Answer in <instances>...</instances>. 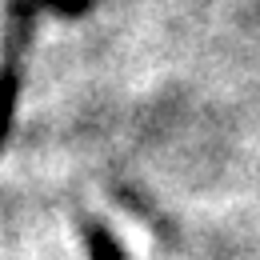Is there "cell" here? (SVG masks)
Returning <instances> with one entry per match:
<instances>
[{"instance_id": "cell-1", "label": "cell", "mask_w": 260, "mask_h": 260, "mask_svg": "<svg viewBox=\"0 0 260 260\" xmlns=\"http://www.w3.org/2000/svg\"><path fill=\"white\" fill-rule=\"evenodd\" d=\"M44 8V0H12L8 16H12V28H8V44H4V64H0V140L8 132V120H12V104H16V60H20V48L28 40V28H32V12Z\"/></svg>"}, {"instance_id": "cell-2", "label": "cell", "mask_w": 260, "mask_h": 260, "mask_svg": "<svg viewBox=\"0 0 260 260\" xmlns=\"http://www.w3.org/2000/svg\"><path fill=\"white\" fill-rule=\"evenodd\" d=\"M84 236H88L92 260H120V244L112 240V232H108L104 224H84Z\"/></svg>"}]
</instances>
